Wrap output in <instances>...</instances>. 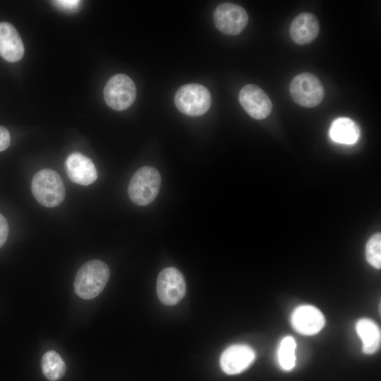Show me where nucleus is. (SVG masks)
Returning a JSON list of instances; mask_svg holds the SVG:
<instances>
[{
  "instance_id": "1",
  "label": "nucleus",
  "mask_w": 381,
  "mask_h": 381,
  "mask_svg": "<svg viewBox=\"0 0 381 381\" xmlns=\"http://www.w3.org/2000/svg\"><path fill=\"white\" fill-rule=\"evenodd\" d=\"M108 266L99 260H91L83 264L76 273L73 287L75 293L85 300L97 296L109 279Z\"/></svg>"
},
{
  "instance_id": "6",
  "label": "nucleus",
  "mask_w": 381,
  "mask_h": 381,
  "mask_svg": "<svg viewBox=\"0 0 381 381\" xmlns=\"http://www.w3.org/2000/svg\"><path fill=\"white\" fill-rule=\"evenodd\" d=\"M104 97L111 109L123 111L135 100L136 87L132 79L125 74H116L109 79L104 88Z\"/></svg>"
},
{
  "instance_id": "14",
  "label": "nucleus",
  "mask_w": 381,
  "mask_h": 381,
  "mask_svg": "<svg viewBox=\"0 0 381 381\" xmlns=\"http://www.w3.org/2000/svg\"><path fill=\"white\" fill-rule=\"evenodd\" d=\"M320 31L318 18L311 13H301L292 20L289 32L292 40L300 45L312 42Z\"/></svg>"
},
{
  "instance_id": "18",
  "label": "nucleus",
  "mask_w": 381,
  "mask_h": 381,
  "mask_svg": "<svg viewBox=\"0 0 381 381\" xmlns=\"http://www.w3.org/2000/svg\"><path fill=\"white\" fill-rule=\"evenodd\" d=\"M296 341L292 337H284L279 344L278 360L280 366L284 370H290L295 365Z\"/></svg>"
},
{
  "instance_id": "21",
  "label": "nucleus",
  "mask_w": 381,
  "mask_h": 381,
  "mask_svg": "<svg viewBox=\"0 0 381 381\" xmlns=\"http://www.w3.org/2000/svg\"><path fill=\"white\" fill-rule=\"evenodd\" d=\"M11 138L8 131L0 126V152L5 150L10 145Z\"/></svg>"
},
{
  "instance_id": "17",
  "label": "nucleus",
  "mask_w": 381,
  "mask_h": 381,
  "mask_svg": "<svg viewBox=\"0 0 381 381\" xmlns=\"http://www.w3.org/2000/svg\"><path fill=\"white\" fill-rule=\"evenodd\" d=\"M41 364L44 375L50 381L60 380L66 373L64 361L54 350L48 351L42 356Z\"/></svg>"
},
{
  "instance_id": "12",
  "label": "nucleus",
  "mask_w": 381,
  "mask_h": 381,
  "mask_svg": "<svg viewBox=\"0 0 381 381\" xmlns=\"http://www.w3.org/2000/svg\"><path fill=\"white\" fill-rule=\"evenodd\" d=\"M293 328L303 335H313L324 327L325 320L319 309L310 305L296 308L291 315Z\"/></svg>"
},
{
  "instance_id": "4",
  "label": "nucleus",
  "mask_w": 381,
  "mask_h": 381,
  "mask_svg": "<svg viewBox=\"0 0 381 381\" xmlns=\"http://www.w3.org/2000/svg\"><path fill=\"white\" fill-rule=\"evenodd\" d=\"M174 103L181 113L191 116L205 114L212 104L210 91L198 83H188L180 87L174 96Z\"/></svg>"
},
{
  "instance_id": "7",
  "label": "nucleus",
  "mask_w": 381,
  "mask_h": 381,
  "mask_svg": "<svg viewBox=\"0 0 381 381\" xmlns=\"http://www.w3.org/2000/svg\"><path fill=\"white\" fill-rule=\"evenodd\" d=\"M186 282L182 273L175 267L162 270L157 279V294L167 306L177 304L186 294Z\"/></svg>"
},
{
  "instance_id": "8",
  "label": "nucleus",
  "mask_w": 381,
  "mask_h": 381,
  "mask_svg": "<svg viewBox=\"0 0 381 381\" xmlns=\"http://www.w3.org/2000/svg\"><path fill=\"white\" fill-rule=\"evenodd\" d=\"M213 20L216 28L222 33L236 35L246 27L248 16L246 10L239 5L222 3L216 7Z\"/></svg>"
},
{
  "instance_id": "5",
  "label": "nucleus",
  "mask_w": 381,
  "mask_h": 381,
  "mask_svg": "<svg viewBox=\"0 0 381 381\" xmlns=\"http://www.w3.org/2000/svg\"><path fill=\"white\" fill-rule=\"evenodd\" d=\"M289 92L296 103L307 108L318 106L325 94L321 82L310 73H302L295 76L290 83Z\"/></svg>"
},
{
  "instance_id": "10",
  "label": "nucleus",
  "mask_w": 381,
  "mask_h": 381,
  "mask_svg": "<svg viewBox=\"0 0 381 381\" xmlns=\"http://www.w3.org/2000/svg\"><path fill=\"white\" fill-rule=\"evenodd\" d=\"M255 353L246 344H234L226 349L220 357L222 370L228 375H236L246 370L254 361Z\"/></svg>"
},
{
  "instance_id": "20",
  "label": "nucleus",
  "mask_w": 381,
  "mask_h": 381,
  "mask_svg": "<svg viewBox=\"0 0 381 381\" xmlns=\"http://www.w3.org/2000/svg\"><path fill=\"white\" fill-rule=\"evenodd\" d=\"M8 225L5 217L0 213V248L6 243L8 236Z\"/></svg>"
},
{
  "instance_id": "2",
  "label": "nucleus",
  "mask_w": 381,
  "mask_h": 381,
  "mask_svg": "<svg viewBox=\"0 0 381 381\" xmlns=\"http://www.w3.org/2000/svg\"><path fill=\"white\" fill-rule=\"evenodd\" d=\"M32 193L37 201L47 207L59 205L65 198V187L59 174L50 169L37 171L31 181Z\"/></svg>"
},
{
  "instance_id": "9",
  "label": "nucleus",
  "mask_w": 381,
  "mask_h": 381,
  "mask_svg": "<svg viewBox=\"0 0 381 381\" xmlns=\"http://www.w3.org/2000/svg\"><path fill=\"white\" fill-rule=\"evenodd\" d=\"M238 101L246 112L253 119L261 120L269 116L272 104L268 95L258 86L248 84L238 94Z\"/></svg>"
},
{
  "instance_id": "3",
  "label": "nucleus",
  "mask_w": 381,
  "mask_h": 381,
  "mask_svg": "<svg viewBox=\"0 0 381 381\" xmlns=\"http://www.w3.org/2000/svg\"><path fill=\"white\" fill-rule=\"evenodd\" d=\"M160 186L159 171L152 167L145 166L138 169L131 177L128 186V196L135 204L145 206L156 198Z\"/></svg>"
},
{
  "instance_id": "19",
  "label": "nucleus",
  "mask_w": 381,
  "mask_h": 381,
  "mask_svg": "<svg viewBox=\"0 0 381 381\" xmlns=\"http://www.w3.org/2000/svg\"><path fill=\"white\" fill-rule=\"evenodd\" d=\"M365 258L368 263L376 269L381 267V235L377 233L368 240L365 247Z\"/></svg>"
},
{
  "instance_id": "13",
  "label": "nucleus",
  "mask_w": 381,
  "mask_h": 381,
  "mask_svg": "<svg viewBox=\"0 0 381 381\" xmlns=\"http://www.w3.org/2000/svg\"><path fill=\"white\" fill-rule=\"evenodd\" d=\"M23 41L13 25L0 23V56L7 61L16 62L24 54Z\"/></svg>"
},
{
  "instance_id": "11",
  "label": "nucleus",
  "mask_w": 381,
  "mask_h": 381,
  "mask_svg": "<svg viewBox=\"0 0 381 381\" xmlns=\"http://www.w3.org/2000/svg\"><path fill=\"white\" fill-rule=\"evenodd\" d=\"M69 179L75 183L88 186L97 179V171L92 161L82 153L70 154L65 162Z\"/></svg>"
},
{
  "instance_id": "22",
  "label": "nucleus",
  "mask_w": 381,
  "mask_h": 381,
  "mask_svg": "<svg viewBox=\"0 0 381 381\" xmlns=\"http://www.w3.org/2000/svg\"><path fill=\"white\" fill-rule=\"evenodd\" d=\"M56 4H57L59 6H61L64 8H71L75 7L78 3L79 1H55Z\"/></svg>"
},
{
  "instance_id": "15",
  "label": "nucleus",
  "mask_w": 381,
  "mask_h": 381,
  "mask_svg": "<svg viewBox=\"0 0 381 381\" xmlns=\"http://www.w3.org/2000/svg\"><path fill=\"white\" fill-rule=\"evenodd\" d=\"M329 135L334 142L352 145L360 136V129L358 125L351 119L340 117L335 119L329 128Z\"/></svg>"
},
{
  "instance_id": "16",
  "label": "nucleus",
  "mask_w": 381,
  "mask_h": 381,
  "mask_svg": "<svg viewBox=\"0 0 381 381\" xmlns=\"http://www.w3.org/2000/svg\"><path fill=\"white\" fill-rule=\"evenodd\" d=\"M356 330L363 343V351L366 354L375 353L380 347L381 333L377 324L367 318L359 320Z\"/></svg>"
}]
</instances>
